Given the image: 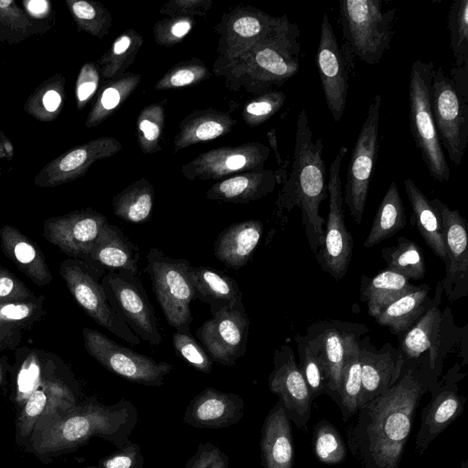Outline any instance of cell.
<instances>
[{
    "instance_id": "ac0fdd59",
    "label": "cell",
    "mask_w": 468,
    "mask_h": 468,
    "mask_svg": "<svg viewBox=\"0 0 468 468\" xmlns=\"http://www.w3.org/2000/svg\"><path fill=\"white\" fill-rule=\"evenodd\" d=\"M107 223V219L95 211L76 210L47 218L42 235L69 258L85 261Z\"/></svg>"
},
{
    "instance_id": "f546056e",
    "label": "cell",
    "mask_w": 468,
    "mask_h": 468,
    "mask_svg": "<svg viewBox=\"0 0 468 468\" xmlns=\"http://www.w3.org/2000/svg\"><path fill=\"white\" fill-rule=\"evenodd\" d=\"M416 287L404 276L386 269L373 278L362 276L361 300L367 303L368 314L376 318L392 302Z\"/></svg>"
},
{
    "instance_id": "4316f807",
    "label": "cell",
    "mask_w": 468,
    "mask_h": 468,
    "mask_svg": "<svg viewBox=\"0 0 468 468\" xmlns=\"http://www.w3.org/2000/svg\"><path fill=\"white\" fill-rule=\"evenodd\" d=\"M47 314L44 295L35 300L0 304V351L16 350L24 335Z\"/></svg>"
},
{
    "instance_id": "8fae6325",
    "label": "cell",
    "mask_w": 468,
    "mask_h": 468,
    "mask_svg": "<svg viewBox=\"0 0 468 468\" xmlns=\"http://www.w3.org/2000/svg\"><path fill=\"white\" fill-rule=\"evenodd\" d=\"M84 347L88 354L107 370L128 381L161 387L173 366L122 346L98 330L82 329Z\"/></svg>"
},
{
    "instance_id": "d4e9b609",
    "label": "cell",
    "mask_w": 468,
    "mask_h": 468,
    "mask_svg": "<svg viewBox=\"0 0 468 468\" xmlns=\"http://www.w3.org/2000/svg\"><path fill=\"white\" fill-rule=\"evenodd\" d=\"M1 249L16 267L35 284L46 286L53 281L46 258L30 238L12 225L0 229Z\"/></svg>"
},
{
    "instance_id": "8d00e7d4",
    "label": "cell",
    "mask_w": 468,
    "mask_h": 468,
    "mask_svg": "<svg viewBox=\"0 0 468 468\" xmlns=\"http://www.w3.org/2000/svg\"><path fill=\"white\" fill-rule=\"evenodd\" d=\"M313 450L324 464H338L346 457V445L337 429L328 420L317 422L314 429Z\"/></svg>"
},
{
    "instance_id": "7a4b0ae2",
    "label": "cell",
    "mask_w": 468,
    "mask_h": 468,
    "mask_svg": "<svg viewBox=\"0 0 468 468\" xmlns=\"http://www.w3.org/2000/svg\"><path fill=\"white\" fill-rule=\"evenodd\" d=\"M138 422L136 407L122 398L104 405L90 398L71 409L39 420L29 438V450L38 457L58 456L98 437L117 449L130 441Z\"/></svg>"
},
{
    "instance_id": "6125c7cd",
    "label": "cell",
    "mask_w": 468,
    "mask_h": 468,
    "mask_svg": "<svg viewBox=\"0 0 468 468\" xmlns=\"http://www.w3.org/2000/svg\"><path fill=\"white\" fill-rule=\"evenodd\" d=\"M130 38L128 37H122L115 44L113 51L115 54L123 53L130 46Z\"/></svg>"
},
{
    "instance_id": "f6af8a7d",
    "label": "cell",
    "mask_w": 468,
    "mask_h": 468,
    "mask_svg": "<svg viewBox=\"0 0 468 468\" xmlns=\"http://www.w3.org/2000/svg\"><path fill=\"white\" fill-rule=\"evenodd\" d=\"M218 451L219 447L211 442L200 443L185 468H210Z\"/></svg>"
},
{
    "instance_id": "2e32d148",
    "label": "cell",
    "mask_w": 468,
    "mask_h": 468,
    "mask_svg": "<svg viewBox=\"0 0 468 468\" xmlns=\"http://www.w3.org/2000/svg\"><path fill=\"white\" fill-rule=\"evenodd\" d=\"M431 203L441 220L447 255L442 291L450 301H454L468 292L467 224L458 210L450 208L439 198H433Z\"/></svg>"
},
{
    "instance_id": "816d5d0a",
    "label": "cell",
    "mask_w": 468,
    "mask_h": 468,
    "mask_svg": "<svg viewBox=\"0 0 468 468\" xmlns=\"http://www.w3.org/2000/svg\"><path fill=\"white\" fill-rule=\"evenodd\" d=\"M450 78L459 92L468 98V64L463 67H452Z\"/></svg>"
},
{
    "instance_id": "277c9868",
    "label": "cell",
    "mask_w": 468,
    "mask_h": 468,
    "mask_svg": "<svg viewBox=\"0 0 468 468\" xmlns=\"http://www.w3.org/2000/svg\"><path fill=\"white\" fill-rule=\"evenodd\" d=\"M342 54L351 72L360 60L378 63L389 49L394 35L396 8L383 10L382 0H341Z\"/></svg>"
},
{
    "instance_id": "60d3db41",
    "label": "cell",
    "mask_w": 468,
    "mask_h": 468,
    "mask_svg": "<svg viewBox=\"0 0 468 468\" xmlns=\"http://www.w3.org/2000/svg\"><path fill=\"white\" fill-rule=\"evenodd\" d=\"M152 206V195L143 191L124 197L116 205L114 213L127 222L143 223L149 218Z\"/></svg>"
},
{
    "instance_id": "7c38bea8",
    "label": "cell",
    "mask_w": 468,
    "mask_h": 468,
    "mask_svg": "<svg viewBox=\"0 0 468 468\" xmlns=\"http://www.w3.org/2000/svg\"><path fill=\"white\" fill-rule=\"evenodd\" d=\"M108 302L127 326L140 338L158 346L162 336L145 290L138 275L107 271L101 279Z\"/></svg>"
},
{
    "instance_id": "74e56055",
    "label": "cell",
    "mask_w": 468,
    "mask_h": 468,
    "mask_svg": "<svg viewBox=\"0 0 468 468\" xmlns=\"http://www.w3.org/2000/svg\"><path fill=\"white\" fill-rule=\"evenodd\" d=\"M447 21L454 67H463L468 64V0H455Z\"/></svg>"
},
{
    "instance_id": "d6986e66",
    "label": "cell",
    "mask_w": 468,
    "mask_h": 468,
    "mask_svg": "<svg viewBox=\"0 0 468 468\" xmlns=\"http://www.w3.org/2000/svg\"><path fill=\"white\" fill-rule=\"evenodd\" d=\"M460 376L450 371L442 381L430 390L431 399L420 414V426L415 448L422 455L430 444L463 412L466 398L458 393Z\"/></svg>"
},
{
    "instance_id": "e7e4bbea",
    "label": "cell",
    "mask_w": 468,
    "mask_h": 468,
    "mask_svg": "<svg viewBox=\"0 0 468 468\" xmlns=\"http://www.w3.org/2000/svg\"><path fill=\"white\" fill-rule=\"evenodd\" d=\"M85 468H97L96 466H90V467H85Z\"/></svg>"
},
{
    "instance_id": "484cf974",
    "label": "cell",
    "mask_w": 468,
    "mask_h": 468,
    "mask_svg": "<svg viewBox=\"0 0 468 468\" xmlns=\"http://www.w3.org/2000/svg\"><path fill=\"white\" fill-rule=\"evenodd\" d=\"M263 225L259 220H246L223 229L214 243L218 260L229 268L239 269L250 261L260 242Z\"/></svg>"
},
{
    "instance_id": "603a6c76",
    "label": "cell",
    "mask_w": 468,
    "mask_h": 468,
    "mask_svg": "<svg viewBox=\"0 0 468 468\" xmlns=\"http://www.w3.org/2000/svg\"><path fill=\"white\" fill-rule=\"evenodd\" d=\"M139 250L122 230L107 223L84 261L95 269L128 271L138 275Z\"/></svg>"
},
{
    "instance_id": "94428289",
    "label": "cell",
    "mask_w": 468,
    "mask_h": 468,
    "mask_svg": "<svg viewBox=\"0 0 468 468\" xmlns=\"http://www.w3.org/2000/svg\"><path fill=\"white\" fill-rule=\"evenodd\" d=\"M210 468H229V457L220 449Z\"/></svg>"
},
{
    "instance_id": "5bb4252c",
    "label": "cell",
    "mask_w": 468,
    "mask_h": 468,
    "mask_svg": "<svg viewBox=\"0 0 468 468\" xmlns=\"http://www.w3.org/2000/svg\"><path fill=\"white\" fill-rule=\"evenodd\" d=\"M211 313L196 335L208 352L212 360L233 366L244 356L249 335L250 320L242 302V295L232 305Z\"/></svg>"
},
{
    "instance_id": "f1b7e54d",
    "label": "cell",
    "mask_w": 468,
    "mask_h": 468,
    "mask_svg": "<svg viewBox=\"0 0 468 468\" xmlns=\"http://www.w3.org/2000/svg\"><path fill=\"white\" fill-rule=\"evenodd\" d=\"M189 277L196 297L207 303L210 312L232 305L242 295L238 282L218 270L191 266Z\"/></svg>"
},
{
    "instance_id": "d6a6232c",
    "label": "cell",
    "mask_w": 468,
    "mask_h": 468,
    "mask_svg": "<svg viewBox=\"0 0 468 468\" xmlns=\"http://www.w3.org/2000/svg\"><path fill=\"white\" fill-rule=\"evenodd\" d=\"M65 78L56 73L42 81L27 97L24 110L34 119L51 122L58 117L65 99Z\"/></svg>"
},
{
    "instance_id": "b9f144b4",
    "label": "cell",
    "mask_w": 468,
    "mask_h": 468,
    "mask_svg": "<svg viewBox=\"0 0 468 468\" xmlns=\"http://www.w3.org/2000/svg\"><path fill=\"white\" fill-rule=\"evenodd\" d=\"M37 297L16 274L0 266V304L31 301Z\"/></svg>"
},
{
    "instance_id": "ab89813d",
    "label": "cell",
    "mask_w": 468,
    "mask_h": 468,
    "mask_svg": "<svg viewBox=\"0 0 468 468\" xmlns=\"http://www.w3.org/2000/svg\"><path fill=\"white\" fill-rule=\"evenodd\" d=\"M173 345L176 353L188 365L199 372L208 374L212 370L213 360L191 335V333L174 334Z\"/></svg>"
},
{
    "instance_id": "bcb514c9",
    "label": "cell",
    "mask_w": 468,
    "mask_h": 468,
    "mask_svg": "<svg viewBox=\"0 0 468 468\" xmlns=\"http://www.w3.org/2000/svg\"><path fill=\"white\" fill-rule=\"evenodd\" d=\"M250 182L248 177L236 176L223 181L219 185L218 191L226 199H238L240 197L245 198L246 193L250 191Z\"/></svg>"
},
{
    "instance_id": "e0dca14e",
    "label": "cell",
    "mask_w": 468,
    "mask_h": 468,
    "mask_svg": "<svg viewBox=\"0 0 468 468\" xmlns=\"http://www.w3.org/2000/svg\"><path fill=\"white\" fill-rule=\"evenodd\" d=\"M316 63L327 108L334 121L338 122L346 110L348 80L352 72L325 13L321 23Z\"/></svg>"
},
{
    "instance_id": "d590c367",
    "label": "cell",
    "mask_w": 468,
    "mask_h": 468,
    "mask_svg": "<svg viewBox=\"0 0 468 468\" xmlns=\"http://www.w3.org/2000/svg\"><path fill=\"white\" fill-rule=\"evenodd\" d=\"M360 342V341H359ZM361 395V367L359 344L348 355L341 376L337 406L342 419L346 422L359 408Z\"/></svg>"
},
{
    "instance_id": "be15d7a7",
    "label": "cell",
    "mask_w": 468,
    "mask_h": 468,
    "mask_svg": "<svg viewBox=\"0 0 468 468\" xmlns=\"http://www.w3.org/2000/svg\"><path fill=\"white\" fill-rule=\"evenodd\" d=\"M1 378H2V371H1V364H0V381H1Z\"/></svg>"
},
{
    "instance_id": "30bf717a",
    "label": "cell",
    "mask_w": 468,
    "mask_h": 468,
    "mask_svg": "<svg viewBox=\"0 0 468 468\" xmlns=\"http://www.w3.org/2000/svg\"><path fill=\"white\" fill-rule=\"evenodd\" d=\"M431 101L441 147L459 165L468 142V98L459 92L442 67L433 71Z\"/></svg>"
},
{
    "instance_id": "f907efd6",
    "label": "cell",
    "mask_w": 468,
    "mask_h": 468,
    "mask_svg": "<svg viewBox=\"0 0 468 468\" xmlns=\"http://www.w3.org/2000/svg\"><path fill=\"white\" fill-rule=\"evenodd\" d=\"M24 9L33 19L45 18L51 12L50 3L46 0L24 1Z\"/></svg>"
},
{
    "instance_id": "cb8c5ba5",
    "label": "cell",
    "mask_w": 468,
    "mask_h": 468,
    "mask_svg": "<svg viewBox=\"0 0 468 468\" xmlns=\"http://www.w3.org/2000/svg\"><path fill=\"white\" fill-rule=\"evenodd\" d=\"M260 449L263 468H292L294 447L291 420L280 400L264 420Z\"/></svg>"
},
{
    "instance_id": "83f0119b",
    "label": "cell",
    "mask_w": 468,
    "mask_h": 468,
    "mask_svg": "<svg viewBox=\"0 0 468 468\" xmlns=\"http://www.w3.org/2000/svg\"><path fill=\"white\" fill-rule=\"evenodd\" d=\"M407 197L411 207V222L433 253L446 264L447 255L439 215L431 200L412 179L404 180Z\"/></svg>"
},
{
    "instance_id": "e575fe53",
    "label": "cell",
    "mask_w": 468,
    "mask_h": 468,
    "mask_svg": "<svg viewBox=\"0 0 468 468\" xmlns=\"http://www.w3.org/2000/svg\"><path fill=\"white\" fill-rule=\"evenodd\" d=\"M381 257L388 270L408 280H419L425 275V260L420 247L405 237H399L395 246L384 248Z\"/></svg>"
},
{
    "instance_id": "11a10c76",
    "label": "cell",
    "mask_w": 468,
    "mask_h": 468,
    "mask_svg": "<svg viewBox=\"0 0 468 468\" xmlns=\"http://www.w3.org/2000/svg\"><path fill=\"white\" fill-rule=\"evenodd\" d=\"M120 101V94L114 88L106 89L101 99L102 107L106 110H112L117 106Z\"/></svg>"
},
{
    "instance_id": "8992f818",
    "label": "cell",
    "mask_w": 468,
    "mask_h": 468,
    "mask_svg": "<svg viewBox=\"0 0 468 468\" xmlns=\"http://www.w3.org/2000/svg\"><path fill=\"white\" fill-rule=\"evenodd\" d=\"M190 267L186 260L170 257L156 248L147 253L146 271L156 300L168 324L180 333H190V303L197 298Z\"/></svg>"
},
{
    "instance_id": "9f6ffc18",
    "label": "cell",
    "mask_w": 468,
    "mask_h": 468,
    "mask_svg": "<svg viewBox=\"0 0 468 468\" xmlns=\"http://www.w3.org/2000/svg\"><path fill=\"white\" fill-rule=\"evenodd\" d=\"M195 75L191 70L180 69L171 77V83L176 87H181L191 83Z\"/></svg>"
},
{
    "instance_id": "4dcf8cb0",
    "label": "cell",
    "mask_w": 468,
    "mask_h": 468,
    "mask_svg": "<svg viewBox=\"0 0 468 468\" xmlns=\"http://www.w3.org/2000/svg\"><path fill=\"white\" fill-rule=\"evenodd\" d=\"M429 291L427 284H421L400 296L375 318L377 323L388 327L392 334L406 333L431 306Z\"/></svg>"
},
{
    "instance_id": "9a60e30c",
    "label": "cell",
    "mask_w": 468,
    "mask_h": 468,
    "mask_svg": "<svg viewBox=\"0 0 468 468\" xmlns=\"http://www.w3.org/2000/svg\"><path fill=\"white\" fill-rule=\"evenodd\" d=\"M270 390L282 404L291 421L303 432L308 431L312 399L297 364L294 352L282 346L273 356V369L268 378Z\"/></svg>"
},
{
    "instance_id": "7402d4cb",
    "label": "cell",
    "mask_w": 468,
    "mask_h": 468,
    "mask_svg": "<svg viewBox=\"0 0 468 468\" xmlns=\"http://www.w3.org/2000/svg\"><path fill=\"white\" fill-rule=\"evenodd\" d=\"M442 292L441 282L437 284L435 297L431 306L420 319L404 335L399 350L405 359H418L429 351L430 371L435 380L440 374L439 367V336L442 323L440 309Z\"/></svg>"
},
{
    "instance_id": "db71d44e",
    "label": "cell",
    "mask_w": 468,
    "mask_h": 468,
    "mask_svg": "<svg viewBox=\"0 0 468 468\" xmlns=\"http://www.w3.org/2000/svg\"><path fill=\"white\" fill-rule=\"evenodd\" d=\"M15 156V147L11 140L0 131V175L4 165L11 162Z\"/></svg>"
},
{
    "instance_id": "91938a15",
    "label": "cell",
    "mask_w": 468,
    "mask_h": 468,
    "mask_svg": "<svg viewBox=\"0 0 468 468\" xmlns=\"http://www.w3.org/2000/svg\"><path fill=\"white\" fill-rule=\"evenodd\" d=\"M189 29L190 24L187 21L177 22L172 27V34L175 37H180L186 35Z\"/></svg>"
},
{
    "instance_id": "f35d334b",
    "label": "cell",
    "mask_w": 468,
    "mask_h": 468,
    "mask_svg": "<svg viewBox=\"0 0 468 468\" xmlns=\"http://www.w3.org/2000/svg\"><path fill=\"white\" fill-rule=\"evenodd\" d=\"M300 357L299 368L307 384L312 400L328 393V382L324 367L303 335L295 336Z\"/></svg>"
},
{
    "instance_id": "ba28073f",
    "label": "cell",
    "mask_w": 468,
    "mask_h": 468,
    "mask_svg": "<svg viewBox=\"0 0 468 468\" xmlns=\"http://www.w3.org/2000/svg\"><path fill=\"white\" fill-rule=\"evenodd\" d=\"M381 106L382 97L380 94H377L370 102L347 166L343 202L357 225L363 218L369 185L379 150Z\"/></svg>"
},
{
    "instance_id": "ee69618b",
    "label": "cell",
    "mask_w": 468,
    "mask_h": 468,
    "mask_svg": "<svg viewBox=\"0 0 468 468\" xmlns=\"http://www.w3.org/2000/svg\"><path fill=\"white\" fill-rule=\"evenodd\" d=\"M98 83V75L91 64L82 67L77 79L76 95L78 105L85 103L94 93Z\"/></svg>"
},
{
    "instance_id": "7bdbcfd3",
    "label": "cell",
    "mask_w": 468,
    "mask_h": 468,
    "mask_svg": "<svg viewBox=\"0 0 468 468\" xmlns=\"http://www.w3.org/2000/svg\"><path fill=\"white\" fill-rule=\"evenodd\" d=\"M144 458L138 443L131 441L98 462L97 468H143Z\"/></svg>"
},
{
    "instance_id": "c3c4849f",
    "label": "cell",
    "mask_w": 468,
    "mask_h": 468,
    "mask_svg": "<svg viewBox=\"0 0 468 468\" xmlns=\"http://www.w3.org/2000/svg\"><path fill=\"white\" fill-rule=\"evenodd\" d=\"M68 7L76 22L81 25L91 22L97 16L95 7L84 0H68Z\"/></svg>"
},
{
    "instance_id": "6da1fadb",
    "label": "cell",
    "mask_w": 468,
    "mask_h": 468,
    "mask_svg": "<svg viewBox=\"0 0 468 468\" xmlns=\"http://www.w3.org/2000/svg\"><path fill=\"white\" fill-rule=\"evenodd\" d=\"M437 383L429 369L404 364L390 388L358 408L346 435L360 468H399L416 410Z\"/></svg>"
},
{
    "instance_id": "4fadbf2b",
    "label": "cell",
    "mask_w": 468,
    "mask_h": 468,
    "mask_svg": "<svg viewBox=\"0 0 468 468\" xmlns=\"http://www.w3.org/2000/svg\"><path fill=\"white\" fill-rule=\"evenodd\" d=\"M367 329L363 324L339 321H322L307 329L305 337L310 347L320 359L328 382V393L337 403L341 376L345 362L360 335Z\"/></svg>"
},
{
    "instance_id": "681fc988",
    "label": "cell",
    "mask_w": 468,
    "mask_h": 468,
    "mask_svg": "<svg viewBox=\"0 0 468 468\" xmlns=\"http://www.w3.org/2000/svg\"><path fill=\"white\" fill-rule=\"evenodd\" d=\"M233 29L243 37H252L261 34L262 25L255 16H243L234 23Z\"/></svg>"
},
{
    "instance_id": "44dd1931",
    "label": "cell",
    "mask_w": 468,
    "mask_h": 468,
    "mask_svg": "<svg viewBox=\"0 0 468 468\" xmlns=\"http://www.w3.org/2000/svg\"><path fill=\"white\" fill-rule=\"evenodd\" d=\"M361 395L359 407L390 388L399 378L405 359L399 350L386 344L380 350L359 342Z\"/></svg>"
},
{
    "instance_id": "6f0895ef",
    "label": "cell",
    "mask_w": 468,
    "mask_h": 468,
    "mask_svg": "<svg viewBox=\"0 0 468 468\" xmlns=\"http://www.w3.org/2000/svg\"><path fill=\"white\" fill-rule=\"evenodd\" d=\"M140 129L142 130V132L144 134V137L147 140L153 141L157 139V137L159 136L158 126L148 120H144L141 122Z\"/></svg>"
},
{
    "instance_id": "3957f363",
    "label": "cell",
    "mask_w": 468,
    "mask_h": 468,
    "mask_svg": "<svg viewBox=\"0 0 468 468\" xmlns=\"http://www.w3.org/2000/svg\"><path fill=\"white\" fill-rule=\"evenodd\" d=\"M323 154V140H313L308 114L303 109L296 121L292 170L281 193L279 207L286 212L295 207L301 210L307 243L314 255L323 244L325 223L319 208L328 197Z\"/></svg>"
},
{
    "instance_id": "1f68e13d",
    "label": "cell",
    "mask_w": 468,
    "mask_h": 468,
    "mask_svg": "<svg viewBox=\"0 0 468 468\" xmlns=\"http://www.w3.org/2000/svg\"><path fill=\"white\" fill-rule=\"evenodd\" d=\"M407 223L405 207L396 182H391L377 209L370 231L364 241L366 248H371L390 238Z\"/></svg>"
},
{
    "instance_id": "5b68a950",
    "label": "cell",
    "mask_w": 468,
    "mask_h": 468,
    "mask_svg": "<svg viewBox=\"0 0 468 468\" xmlns=\"http://www.w3.org/2000/svg\"><path fill=\"white\" fill-rule=\"evenodd\" d=\"M434 69L432 61L417 59L411 65L409 83L410 127L431 176L440 183H446L450 178V168L439 140L431 101Z\"/></svg>"
},
{
    "instance_id": "52a82bcc",
    "label": "cell",
    "mask_w": 468,
    "mask_h": 468,
    "mask_svg": "<svg viewBox=\"0 0 468 468\" xmlns=\"http://www.w3.org/2000/svg\"><path fill=\"white\" fill-rule=\"evenodd\" d=\"M58 271L75 301L93 321L131 345L141 343L108 302L101 283L103 271L72 258L64 260Z\"/></svg>"
},
{
    "instance_id": "836d02e7",
    "label": "cell",
    "mask_w": 468,
    "mask_h": 468,
    "mask_svg": "<svg viewBox=\"0 0 468 468\" xmlns=\"http://www.w3.org/2000/svg\"><path fill=\"white\" fill-rule=\"evenodd\" d=\"M51 25L33 19L14 0H0V42L18 44L48 31Z\"/></svg>"
},
{
    "instance_id": "f5cc1de1",
    "label": "cell",
    "mask_w": 468,
    "mask_h": 468,
    "mask_svg": "<svg viewBox=\"0 0 468 468\" xmlns=\"http://www.w3.org/2000/svg\"><path fill=\"white\" fill-rule=\"evenodd\" d=\"M222 133V125L213 121L201 123L196 130V135L199 140L213 139L219 136Z\"/></svg>"
},
{
    "instance_id": "7dc6e473",
    "label": "cell",
    "mask_w": 468,
    "mask_h": 468,
    "mask_svg": "<svg viewBox=\"0 0 468 468\" xmlns=\"http://www.w3.org/2000/svg\"><path fill=\"white\" fill-rule=\"evenodd\" d=\"M284 94H273L272 98L261 100L250 103L246 111L248 113L257 117H267L275 112L284 101Z\"/></svg>"
},
{
    "instance_id": "680465c9",
    "label": "cell",
    "mask_w": 468,
    "mask_h": 468,
    "mask_svg": "<svg viewBox=\"0 0 468 468\" xmlns=\"http://www.w3.org/2000/svg\"><path fill=\"white\" fill-rule=\"evenodd\" d=\"M247 163V159L242 154H235L229 156L226 161V165L229 169L236 170L243 167Z\"/></svg>"
},
{
    "instance_id": "9c48e42d",
    "label": "cell",
    "mask_w": 468,
    "mask_h": 468,
    "mask_svg": "<svg viewBox=\"0 0 468 468\" xmlns=\"http://www.w3.org/2000/svg\"><path fill=\"white\" fill-rule=\"evenodd\" d=\"M346 153L347 148L341 146L329 168V211L324 230V241L315 254L322 270L336 281L345 277L353 254V238L346 226L340 178L341 165Z\"/></svg>"
},
{
    "instance_id": "ffe728a7",
    "label": "cell",
    "mask_w": 468,
    "mask_h": 468,
    "mask_svg": "<svg viewBox=\"0 0 468 468\" xmlns=\"http://www.w3.org/2000/svg\"><path fill=\"white\" fill-rule=\"evenodd\" d=\"M244 411L245 401L239 394L207 387L191 399L183 421L197 429H222L237 424Z\"/></svg>"
}]
</instances>
